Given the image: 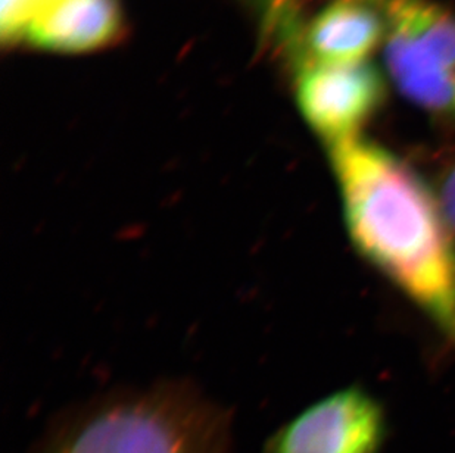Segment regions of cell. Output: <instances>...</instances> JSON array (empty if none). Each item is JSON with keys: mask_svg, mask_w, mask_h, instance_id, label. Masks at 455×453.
<instances>
[{"mask_svg": "<svg viewBox=\"0 0 455 453\" xmlns=\"http://www.w3.org/2000/svg\"><path fill=\"white\" fill-rule=\"evenodd\" d=\"M329 155L356 252L455 345V250L436 190L361 136Z\"/></svg>", "mask_w": 455, "mask_h": 453, "instance_id": "6da1fadb", "label": "cell"}, {"mask_svg": "<svg viewBox=\"0 0 455 453\" xmlns=\"http://www.w3.org/2000/svg\"><path fill=\"white\" fill-rule=\"evenodd\" d=\"M387 17L364 0H338L309 26L307 44L314 62L355 64L385 42Z\"/></svg>", "mask_w": 455, "mask_h": 453, "instance_id": "8992f818", "label": "cell"}, {"mask_svg": "<svg viewBox=\"0 0 455 453\" xmlns=\"http://www.w3.org/2000/svg\"><path fill=\"white\" fill-rule=\"evenodd\" d=\"M297 94L309 127L331 147L360 136L363 125L382 107L387 84L380 69L369 60L313 62L302 69Z\"/></svg>", "mask_w": 455, "mask_h": 453, "instance_id": "5b68a950", "label": "cell"}, {"mask_svg": "<svg viewBox=\"0 0 455 453\" xmlns=\"http://www.w3.org/2000/svg\"><path fill=\"white\" fill-rule=\"evenodd\" d=\"M387 428L382 405L349 385L284 424L267 441L266 453H380Z\"/></svg>", "mask_w": 455, "mask_h": 453, "instance_id": "277c9868", "label": "cell"}, {"mask_svg": "<svg viewBox=\"0 0 455 453\" xmlns=\"http://www.w3.org/2000/svg\"><path fill=\"white\" fill-rule=\"evenodd\" d=\"M116 0H56L27 27L22 39L60 52L91 51L116 37Z\"/></svg>", "mask_w": 455, "mask_h": 453, "instance_id": "52a82bcc", "label": "cell"}, {"mask_svg": "<svg viewBox=\"0 0 455 453\" xmlns=\"http://www.w3.org/2000/svg\"><path fill=\"white\" fill-rule=\"evenodd\" d=\"M56 0H2L0 31L4 40H21L27 27Z\"/></svg>", "mask_w": 455, "mask_h": 453, "instance_id": "ba28073f", "label": "cell"}, {"mask_svg": "<svg viewBox=\"0 0 455 453\" xmlns=\"http://www.w3.org/2000/svg\"><path fill=\"white\" fill-rule=\"evenodd\" d=\"M383 44L401 93L455 121V13L430 0H389Z\"/></svg>", "mask_w": 455, "mask_h": 453, "instance_id": "3957f363", "label": "cell"}, {"mask_svg": "<svg viewBox=\"0 0 455 453\" xmlns=\"http://www.w3.org/2000/svg\"><path fill=\"white\" fill-rule=\"evenodd\" d=\"M436 195H438L439 202L443 206V215H445V221H447L448 230L451 234L455 250V163L443 174V180H441L439 188L436 190Z\"/></svg>", "mask_w": 455, "mask_h": 453, "instance_id": "9c48e42d", "label": "cell"}, {"mask_svg": "<svg viewBox=\"0 0 455 453\" xmlns=\"http://www.w3.org/2000/svg\"><path fill=\"white\" fill-rule=\"evenodd\" d=\"M228 410L189 380L108 390L74 405L36 453H228Z\"/></svg>", "mask_w": 455, "mask_h": 453, "instance_id": "7a4b0ae2", "label": "cell"}]
</instances>
